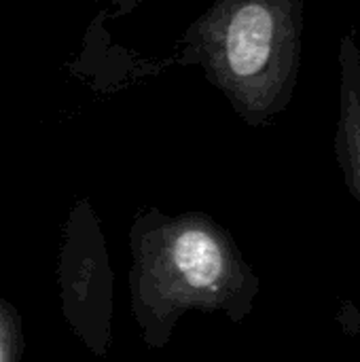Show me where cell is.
Masks as SVG:
<instances>
[{
    "instance_id": "6da1fadb",
    "label": "cell",
    "mask_w": 360,
    "mask_h": 362,
    "mask_svg": "<svg viewBox=\"0 0 360 362\" xmlns=\"http://www.w3.org/2000/svg\"><path fill=\"white\" fill-rule=\"evenodd\" d=\"M129 305L146 348L163 350L187 314L242 325L255 310L261 278L233 235L206 212L140 210L129 227Z\"/></svg>"
},
{
    "instance_id": "7a4b0ae2",
    "label": "cell",
    "mask_w": 360,
    "mask_h": 362,
    "mask_svg": "<svg viewBox=\"0 0 360 362\" xmlns=\"http://www.w3.org/2000/svg\"><path fill=\"white\" fill-rule=\"evenodd\" d=\"M303 23L306 0H214L178 38L172 64L202 66L244 123L265 127L293 102Z\"/></svg>"
},
{
    "instance_id": "3957f363",
    "label": "cell",
    "mask_w": 360,
    "mask_h": 362,
    "mask_svg": "<svg viewBox=\"0 0 360 362\" xmlns=\"http://www.w3.org/2000/svg\"><path fill=\"white\" fill-rule=\"evenodd\" d=\"M55 276L62 316L70 331L95 358H106L112 344L115 274L89 199H79L68 214Z\"/></svg>"
},
{
    "instance_id": "277c9868",
    "label": "cell",
    "mask_w": 360,
    "mask_h": 362,
    "mask_svg": "<svg viewBox=\"0 0 360 362\" xmlns=\"http://www.w3.org/2000/svg\"><path fill=\"white\" fill-rule=\"evenodd\" d=\"M337 66L339 115L333 136V153L346 189L360 208V45L354 28L339 38Z\"/></svg>"
},
{
    "instance_id": "5b68a950",
    "label": "cell",
    "mask_w": 360,
    "mask_h": 362,
    "mask_svg": "<svg viewBox=\"0 0 360 362\" xmlns=\"http://www.w3.org/2000/svg\"><path fill=\"white\" fill-rule=\"evenodd\" d=\"M23 352V318L13 303L0 297V362H21Z\"/></svg>"
},
{
    "instance_id": "8992f818",
    "label": "cell",
    "mask_w": 360,
    "mask_h": 362,
    "mask_svg": "<svg viewBox=\"0 0 360 362\" xmlns=\"http://www.w3.org/2000/svg\"><path fill=\"white\" fill-rule=\"evenodd\" d=\"M142 0H108V6H110V13L112 17H125L129 15Z\"/></svg>"
}]
</instances>
